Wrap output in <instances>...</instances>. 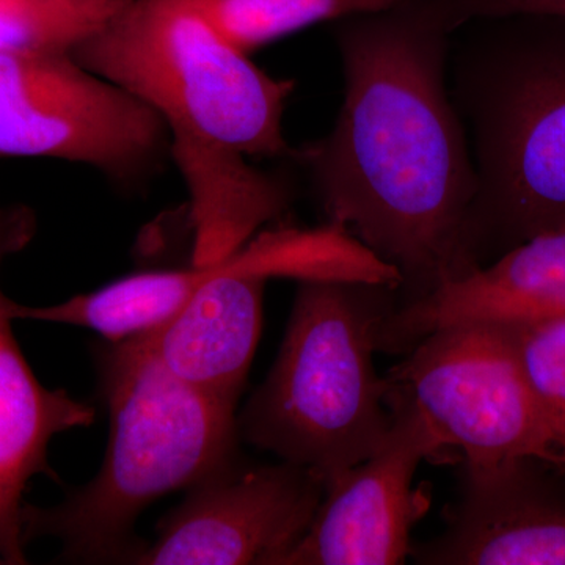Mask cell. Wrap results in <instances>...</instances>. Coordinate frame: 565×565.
<instances>
[{
  "mask_svg": "<svg viewBox=\"0 0 565 565\" xmlns=\"http://www.w3.org/2000/svg\"><path fill=\"white\" fill-rule=\"evenodd\" d=\"M388 404L385 440L326 486L313 522L281 565H394L412 552V482L419 463L449 445L404 390L392 384Z\"/></svg>",
  "mask_w": 565,
  "mask_h": 565,
  "instance_id": "cell-9",
  "label": "cell"
},
{
  "mask_svg": "<svg viewBox=\"0 0 565 565\" xmlns=\"http://www.w3.org/2000/svg\"><path fill=\"white\" fill-rule=\"evenodd\" d=\"M35 232L31 207L0 204V274ZM11 302L0 282V564L20 565L28 563L21 515L29 482L39 475L61 481L47 456L52 438L90 426L95 408L36 379L14 338Z\"/></svg>",
  "mask_w": 565,
  "mask_h": 565,
  "instance_id": "cell-11",
  "label": "cell"
},
{
  "mask_svg": "<svg viewBox=\"0 0 565 565\" xmlns=\"http://www.w3.org/2000/svg\"><path fill=\"white\" fill-rule=\"evenodd\" d=\"M326 493L322 476L281 462H237L204 478L170 512L136 563L281 565L313 522Z\"/></svg>",
  "mask_w": 565,
  "mask_h": 565,
  "instance_id": "cell-8",
  "label": "cell"
},
{
  "mask_svg": "<svg viewBox=\"0 0 565 565\" xmlns=\"http://www.w3.org/2000/svg\"><path fill=\"white\" fill-rule=\"evenodd\" d=\"M444 0H403L334 21L343 106L291 158L327 222L393 264L414 297L476 269L468 245L478 178L449 90Z\"/></svg>",
  "mask_w": 565,
  "mask_h": 565,
  "instance_id": "cell-1",
  "label": "cell"
},
{
  "mask_svg": "<svg viewBox=\"0 0 565 565\" xmlns=\"http://www.w3.org/2000/svg\"><path fill=\"white\" fill-rule=\"evenodd\" d=\"M255 255L245 244L210 266L162 270L163 291L181 310L134 337L174 377L232 404L243 393L262 337L269 278Z\"/></svg>",
  "mask_w": 565,
  "mask_h": 565,
  "instance_id": "cell-10",
  "label": "cell"
},
{
  "mask_svg": "<svg viewBox=\"0 0 565 565\" xmlns=\"http://www.w3.org/2000/svg\"><path fill=\"white\" fill-rule=\"evenodd\" d=\"M565 315V230L531 237L492 263L394 308L379 349L411 351L441 327L520 323Z\"/></svg>",
  "mask_w": 565,
  "mask_h": 565,
  "instance_id": "cell-13",
  "label": "cell"
},
{
  "mask_svg": "<svg viewBox=\"0 0 565 565\" xmlns=\"http://www.w3.org/2000/svg\"><path fill=\"white\" fill-rule=\"evenodd\" d=\"M129 0H0V52H73Z\"/></svg>",
  "mask_w": 565,
  "mask_h": 565,
  "instance_id": "cell-15",
  "label": "cell"
},
{
  "mask_svg": "<svg viewBox=\"0 0 565 565\" xmlns=\"http://www.w3.org/2000/svg\"><path fill=\"white\" fill-rule=\"evenodd\" d=\"M542 460L465 465L448 530L412 550L418 564L565 565V486Z\"/></svg>",
  "mask_w": 565,
  "mask_h": 565,
  "instance_id": "cell-12",
  "label": "cell"
},
{
  "mask_svg": "<svg viewBox=\"0 0 565 565\" xmlns=\"http://www.w3.org/2000/svg\"><path fill=\"white\" fill-rule=\"evenodd\" d=\"M396 288L299 281L273 370L237 416L239 437L326 486L382 445L392 429V384L375 373Z\"/></svg>",
  "mask_w": 565,
  "mask_h": 565,
  "instance_id": "cell-5",
  "label": "cell"
},
{
  "mask_svg": "<svg viewBox=\"0 0 565 565\" xmlns=\"http://www.w3.org/2000/svg\"><path fill=\"white\" fill-rule=\"evenodd\" d=\"M95 360L110 416L106 460L61 504L24 503L22 537L58 539L68 563L134 564L147 545L134 531L145 508L237 459L236 404L174 377L136 338L106 341Z\"/></svg>",
  "mask_w": 565,
  "mask_h": 565,
  "instance_id": "cell-4",
  "label": "cell"
},
{
  "mask_svg": "<svg viewBox=\"0 0 565 565\" xmlns=\"http://www.w3.org/2000/svg\"><path fill=\"white\" fill-rule=\"evenodd\" d=\"M509 326L527 385L565 467V315Z\"/></svg>",
  "mask_w": 565,
  "mask_h": 565,
  "instance_id": "cell-16",
  "label": "cell"
},
{
  "mask_svg": "<svg viewBox=\"0 0 565 565\" xmlns=\"http://www.w3.org/2000/svg\"><path fill=\"white\" fill-rule=\"evenodd\" d=\"M457 28L484 18L511 14H557L565 17V0H445Z\"/></svg>",
  "mask_w": 565,
  "mask_h": 565,
  "instance_id": "cell-17",
  "label": "cell"
},
{
  "mask_svg": "<svg viewBox=\"0 0 565 565\" xmlns=\"http://www.w3.org/2000/svg\"><path fill=\"white\" fill-rule=\"evenodd\" d=\"M404 390L465 465L516 459L559 465L527 385L509 323L462 322L419 340L388 375Z\"/></svg>",
  "mask_w": 565,
  "mask_h": 565,
  "instance_id": "cell-7",
  "label": "cell"
},
{
  "mask_svg": "<svg viewBox=\"0 0 565 565\" xmlns=\"http://www.w3.org/2000/svg\"><path fill=\"white\" fill-rule=\"evenodd\" d=\"M79 163L121 188L161 172V118L73 52H0V159Z\"/></svg>",
  "mask_w": 565,
  "mask_h": 565,
  "instance_id": "cell-6",
  "label": "cell"
},
{
  "mask_svg": "<svg viewBox=\"0 0 565 565\" xmlns=\"http://www.w3.org/2000/svg\"><path fill=\"white\" fill-rule=\"evenodd\" d=\"M223 40L250 55L319 22L388 9L403 0H185Z\"/></svg>",
  "mask_w": 565,
  "mask_h": 565,
  "instance_id": "cell-14",
  "label": "cell"
},
{
  "mask_svg": "<svg viewBox=\"0 0 565 565\" xmlns=\"http://www.w3.org/2000/svg\"><path fill=\"white\" fill-rule=\"evenodd\" d=\"M448 79L473 154L468 245L476 267L565 230V17L467 22Z\"/></svg>",
  "mask_w": 565,
  "mask_h": 565,
  "instance_id": "cell-3",
  "label": "cell"
},
{
  "mask_svg": "<svg viewBox=\"0 0 565 565\" xmlns=\"http://www.w3.org/2000/svg\"><path fill=\"white\" fill-rule=\"evenodd\" d=\"M74 57L163 122L189 192L192 266L239 250L282 217L294 191L253 158H291L282 129L296 82L270 76L185 0H129Z\"/></svg>",
  "mask_w": 565,
  "mask_h": 565,
  "instance_id": "cell-2",
  "label": "cell"
}]
</instances>
